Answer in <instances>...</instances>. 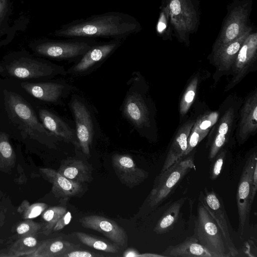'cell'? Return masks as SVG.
Instances as JSON below:
<instances>
[{"label": "cell", "mask_w": 257, "mask_h": 257, "mask_svg": "<svg viewBox=\"0 0 257 257\" xmlns=\"http://www.w3.org/2000/svg\"><path fill=\"white\" fill-rule=\"evenodd\" d=\"M142 29L133 16L119 12L111 11L73 20L64 24L52 34L64 38L105 39L124 41Z\"/></svg>", "instance_id": "6da1fadb"}, {"label": "cell", "mask_w": 257, "mask_h": 257, "mask_svg": "<svg viewBox=\"0 0 257 257\" xmlns=\"http://www.w3.org/2000/svg\"><path fill=\"white\" fill-rule=\"evenodd\" d=\"M67 74L63 66L35 58L25 50L11 53L0 62V75L5 76L31 79Z\"/></svg>", "instance_id": "7a4b0ae2"}, {"label": "cell", "mask_w": 257, "mask_h": 257, "mask_svg": "<svg viewBox=\"0 0 257 257\" xmlns=\"http://www.w3.org/2000/svg\"><path fill=\"white\" fill-rule=\"evenodd\" d=\"M4 94L9 117L22 133L39 142L59 138L39 121L33 109L21 96L7 90Z\"/></svg>", "instance_id": "3957f363"}, {"label": "cell", "mask_w": 257, "mask_h": 257, "mask_svg": "<svg viewBox=\"0 0 257 257\" xmlns=\"http://www.w3.org/2000/svg\"><path fill=\"white\" fill-rule=\"evenodd\" d=\"M98 42L95 39L83 38L61 40L41 38L32 41L29 46L38 55L76 62Z\"/></svg>", "instance_id": "277c9868"}, {"label": "cell", "mask_w": 257, "mask_h": 257, "mask_svg": "<svg viewBox=\"0 0 257 257\" xmlns=\"http://www.w3.org/2000/svg\"><path fill=\"white\" fill-rule=\"evenodd\" d=\"M193 235L212 257L231 256L221 227L200 200L198 205Z\"/></svg>", "instance_id": "5b68a950"}, {"label": "cell", "mask_w": 257, "mask_h": 257, "mask_svg": "<svg viewBox=\"0 0 257 257\" xmlns=\"http://www.w3.org/2000/svg\"><path fill=\"white\" fill-rule=\"evenodd\" d=\"M121 105L123 116L138 132L150 126V111L139 86V74L134 72Z\"/></svg>", "instance_id": "8992f818"}, {"label": "cell", "mask_w": 257, "mask_h": 257, "mask_svg": "<svg viewBox=\"0 0 257 257\" xmlns=\"http://www.w3.org/2000/svg\"><path fill=\"white\" fill-rule=\"evenodd\" d=\"M194 167L193 157H183L156 177L149 198L151 207L166 199L182 179Z\"/></svg>", "instance_id": "52a82bcc"}, {"label": "cell", "mask_w": 257, "mask_h": 257, "mask_svg": "<svg viewBox=\"0 0 257 257\" xmlns=\"http://www.w3.org/2000/svg\"><path fill=\"white\" fill-rule=\"evenodd\" d=\"M70 107L74 118L79 146L84 154L89 156L96 133L94 116L86 102L78 96H72Z\"/></svg>", "instance_id": "ba28073f"}, {"label": "cell", "mask_w": 257, "mask_h": 257, "mask_svg": "<svg viewBox=\"0 0 257 257\" xmlns=\"http://www.w3.org/2000/svg\"><path fill=\"white\" fill-rule=\"evenodd\" d=\"M257 165L256 153L252 154L244 166L236 193L239 228L242 230L249 216L251 206L256 192L257 184L253 182L255 166Z\"/></svg>", "instance_id": "9c48e42d"}, {"label": "cell", "mask_w": 257, "mask_h": 257, "mask_svg": "<svg viewBox=\"0 0 257 257\" xmlns=\"http://www.w3.org/2000/svg\"><path fill=\"white\" fill-rule=\"evenodd\" d=\"M122 42L123 41L115 40L98 42L67 70V74L82 76L90 73L102 64Z\"/></svg>", "instance_id": "30bf717a"}, {"label": "cell", "mask_w": 257, "mask_h": 257, "mask_svg": "<svg viewBox=\"0 0 257 257\" xmlns=\"http://www.w3.org/2000/svg\"><path fill=\"white\" fill-rule=\"evenodd\" d=\"M79 221L84 228L99 232L118 246L127 245L126 231L114 220L102 216L91 215L82 217Z\"/></svg>", "instance_id": "8fae6325"}, {"label": "cell", "mask_w": 257, "mask_h": 257, "mask_svg": "<svg viewBox=\"0 0 257 257\" xmlns=\"http://www.w3.org/2000/svg\"><path fill=\"white\" fill-rule=\"evenodd\" d=\"M21 86L34 97L50 103L61 102L74 88L65 81L24 82Z\"/></svg>", "instance_id": "7c38bea8"}, {"label": "cell", "mask_w": 257, "mask_h": 257, "mask_svg": "<svg viewBox=\"0 0 257 257\" xmlns=\"http://www.w3.org/2000/svg\"><path fill=\"white\" fill-rule=\"evenodd\" d=\"M166 7L172 25L183 39L195 25L196 15L192 5L189 0H167Z\"/></svg>", "instance_id": "4fadbf2b"}, {"label": "cell", "mask_w": 257, "mask_h": 257, "mask_svg": "<svg viewBox=\"0 0 257 257\" xmlns=\"http://www.w3.org/2000/svg\"><path fill=\"white\" fill-rule=\"evenodd\" d=\"M248 11L246 7L239 6L230 13L213 46V52L238 38L246 29Z\"/></svg>", "instance_id": "5bb4252c"}, {"label": "cell", "mask_w": 257, "mask_h": 257, "mask_svg": "<svg viewBox=\"0 0 257 257\" xmlns=\"http://www.w3.org/2000/svg\"><path fill=\"white\" fill-rule=\"evenodd\" d=\"M112 165L120 181L130 188L139 185L148 176V173L138 167L128 155L114 154Z\"/></svg>", "instance_id": "9a60e30c"}, {"label": "cell", "mask_w": 257, "mask_h": 257, "mask_svg": "<svg viewBox=\"0 0 257 257\" xmlns=\"http://www.w3.org/2000/svg\"><path fill=\"white\" fill-rule=\"evenodd\" d=\"M13 11V0H0V49L11 42L19 32L24 31L29 23L24 16L11 23Z\"/></svg>", "instance_id": "2e32d148"}, {"label": "cell", "mask_w": 257, "mask_h": 257, "mask_svg": "<svg viewBox=\"0 0 257 257\" xmlns=\"http://www.w3.org/2000/svg\"><path fill=\"white\" fill-rule=\"evenodd\" d=\"M256 50L257 34L250 33L243 42L233 64L235 76L229 87L234 86L245 75L256 58Z\"/></svg>", "instance_id": "e0dca14e"}, {"label": "cell", "mask_w": 257, "mask_h": 257, "mask_svg": "<svg viewBox=\"0 0 257 257\" xmlns=\"http://www.w3.org/2000/svg\"><path fill=\"white\" fill-rule=\"evenodd\" d=\"M200 195L201 200H200L221 227L227 241L231 256H236L238 251L231 238L222 202L213 191L208 192L206 190L205 195H203L202 192H201Z\"/></svg>", "instance_id": "ac0fdd59"}, {"label": "cell", "mask_w": 257, "mask_h": 257, "mask_svg": "<svg viewBox=\"0 0 257 257\" xmlns=\"http://www.w3.org/2000/svg\"><path fill=\"white\" fill-rule=\"evenodd\" d=\"M42 176L52 184V191L55 197L67 199L76 196L82 191L81 183L64 177L51 168H40Z\"/></svg>", "instance_id": "d6986e66"}, {"label": "cell", "mask_w": 257, "mask_h": 257, "mask_svg": "<svg viewBox=\"0 0 257 257\" xmlns=\"http://www.w3.org/2000/svg\"><path fill=\"white\" fill-rule=\"evenodd\" d=\"M39 115L43 125L53 135L79 146L75 131L62 118L46 109H39Z\"/></svg>", "instance_id": "ffe728a7"}, {"label": "cell", "mask_w": 257, "mask_h": 257, "mask_svg": "<svg viewBox=\"0 0 257 257\" xmlns=\"http://www.w3.org/2000/svg\"><path fill=\"white\" fill-rule=\"evenodd\" d=\"M251 29L247 27L236 39L213 52L214 61L222 70H228L233 64L237 54Z\"/></svg>", "instance_id": "44dd1931"}, {"label": "cell", "mask_w": 257, "mask_h": 257, "mask_svg": "<svg viewBox=\"0 0 257 257\" xmlns=\"http://www.w3.org/2000/svg\"><path fill=\"white\" fill-rule=\"evenodd\" d=\"M194 124V121L190 120L179 128L171 145L161 172L167 169L183 157L187 148L188 138Z\"/></svg>", "instance_id": "7402d4cb"}, {"label": "cell", "mask_w": 257, "mask_h": 257, "mask_svg": "<svg viewBox=\"0 0 257 257\" xmlns=\"http://www.w3.org/2000/svg\"><path fill=\"white\" fill-rule=\"evenodd\" d=\"M163 254L169 257H212L194 235L178 244L168 246Z\"/></svg>", "instance_id": "603a6c76"}, {"label": "cell", "mask_w": 257, "mask_h": 257, "mask_svg": "<svg viewBox=\"0 0 257 257\" xmlns=\"http://www.w3.org/2000/svg\"><path fill=\"white\" fill-rule=\"evenodd\" d=\"M257 127V93L255 91L246 99L242 109L239 135L245 140Z\"/></svg>", "instance_id": "cb8c5ba5"}, {"label": "cell", "mask_w": 257, "mask_h": 257, "mask_svg": "<svg viewBox=\"0 0 257 257\" xmlns=\"http://www.w3.org/2000/svg\"><path fill=\"white\" fill-rule=\"evenodd\" d=\"M67 178L79 183L88 182L92 178V169L84 161L76 159L64 160L58 171Z\"/></svg>", "instance_id": "d4e9b609"}, {"label": "cell", "mask_w": 257, "mask_h": 257, "mask_svg": "<svg viewBox=\"0 0 257 257\" xmlns=\"http://www.w3.org/2000/svg\"><path fill=\"white\" fill-rule=\"evenodd\" d=\"M79 245L60 239H50L44 241L36 250L33 256L61 257L64 253L76 249Z\"/></svg>", "instance_id": "484cf974"}, {"label": "cell", "mask_w": 257, "mask_h": 257, "mask_svg": "<svg viewBox=\"0 0 257 257\" xmlns=\"http://www.w3.org/2000/svg\"><path fill=\"white\" fill-rule=\"evenodd\" d=\"M233 116V110L230 108L226 111L220 120L216 134L211 144L208 156L209 160H211L215 158L226 142L232 125Z\"/></svg>", "instance_id": "4316f807"}, {"label": "cell", "mask_w": 257, "mask_h": 257, "mask_svg": "<svg viewBox=\"0 0 257 257\" xmlns=\"http://www.w3.org/2000/svg\"><path fill=\"white\" fill-rule=\"evenodd\" d=\"M183 202V200L175 202L164 212L154 228V231L156 233H164L173 228L178 219Z\"/></svg>", "instance_id": "83f0119b"}, {"label": "cell", "mask_w": 257, "mask_h": 257, "mask_svg": "<svg viewBox=\"0 0 257 257\" xmlns=\"http://www.w3.org/2000/svg\"><path fill=\"white\" fill-rule=\"evenodd\" d=\"M74 233L82 243L94 249L111 253H116L119 251V246L114 243L83 232L76 231Z\"/></svg>", "instance_id": "f1b7e54d"}, {"label": "cell", "mask_w": 257, "mask_h": 257, "mask_svg": "<svg viewBox=\"0 0 257 257\" xmlns=\"http://www.w3.org/2000/svg\"><path fill=\"white\" fill-rule=\"evenodd\" d=\"M67 209L62 206H54L46 210L42 214L46 223L43 232L48 235L52 231L57 221L67 212Z\"/></svg>", "instance_id": "f546056e"}, {"label": "cell", "mask_w": 257, "mask_h": 257, "mask_svg": "<svg viewBox=\"0 0 257 257\" xmlns=\"http://www.w3.org/2000/svg\"><path fill=\"white\" fill-rule=\"evenodd\" d=\"M198 78H194L190 82L181 100L180 112L182 115L185 114L190 108L196 92Z\"/></svg>", "instance_id": "4dcf8cb0"}, {"label": "cell", "mask_w": 257, "mask_h": 257, "mask_svg": "<svg viewBox=\"0 0 257 257\" xmlns=\"http://www.w3.org/2000/svg\"><path fill=\"white\" fill-rule=\"evenodd\" d=\"M15 154L10 143L8 135L0 131V162L12 163Z\"/></svg>", "instance_id": "1f68e13d"}, {"label": "cell", "mask_w": 257, "mask_h": 257, "mask_svg": "<svg viewBox=\"0 0 257 257\" xmlns=\"http://www.w3.org/2000/svg\"><path fill=\"white\" fill-rule=\"evenodd\" d=\"M209 131H202L197 126L195 122L191 131L187 141V148L183 157L186 156L206 137Z\"/></svg>", "instance_id": "d6a6232c"}, {"label": "cell", "mask_w": 257, "mask_h": 257, "mask_svg": "<svg viewBox=\"0 0 257 257\" xmlns=\"http://www.w3.org/2000/svg\"><path fill=\"white\" fill-rule=\"evenodd\" d=\"M218 116L217 112H210L199 118L195 123L200 130L209 131L210 128L216 122Z\"/></svg>", "instance_id": "836d02e7"}, {"label": "cell", "mask_w": 257, "mask_h": 257, "mask_svg": "<svg viewBox=\"0 0 257 257\" xmlns=\"http://www.w3.org/2000/svg\"><path fill=\"white\" fill-rule=\"evenodd\" d=\"M42 225L30 221H27L20 224L17 227L16 230L19 234H28L35 233L40 229Z\"/></svg>", "instance_id": "e575fe53"}, {"label": "cell", "mask_w": 257, "mask_h": 257, "mask_svg": "<svg viewBox=\"0 0 257 257\" xmlns=\"http://www.w3.org/2000/svg\"><path fill=\"white\" fill-rule=\"evenodd\" d=\"M225 155L226 151L223 150L217 156L211 169L210 177L211 180L216 179L220 173Z\"/></svg>", "instance_id": "d590c367"}, {"label": "cell", "mask_w": 257, "mask_h": 257, "mask_svg": "<svg viewBox=\"0 0 257 257\" xmlns=\"http://www.w3.org/2000/svg\"><path fill=\"white\" fill-rule=\"evenodd\" d=\"M44 203H36L30 206L24 212V217L31 219L39 216L46 208Z\"/></svg>", "instance_id": "8d00e7d4"}, {"label": "cell", "mask_w": 257, "mask_h": 257, "mask_svg": "<svg viewBox=\"0 0 257 257\" xmlns=\"http://www.w3.org/2000/svg\"><path fill=\"white\" fill-rule=\"evenodd\" d=\"M103 255L92 251L85 250H76L75 249L66 252L61 257H100Z\"/></svg>", "instance_id": "74e56055"}, {"label": "cell", "mask_w": 257, "mask_h": 257, "mask_svg": "<svg viewBox=\"0 0 257 257\" xmlns=\"http://www.w3.org/2000/svg\"><path fill=\"white\" fill-rule=\"evenodd\" d=\"M72 218L70 212H67L57 221L53 230L57 231L63 229L65 226L68 225L71 221Z\"/></svg>", "instance_id": "f35d334b"}, {"label": "cell", "mask_w": 257, "mask_h": 257, "mask_svg": "<svg viewBox=\"0 0 257 257\" xmlns=\"http://www.w3.org/2000/svg\"><path fill=\"white\" fill-rule=\"evenodd\" d=\"M169 12L167 7H165L160 15L157 25V31L159 33H163L167 27Z\"/></svg>", "instance_id": "ab89813d"}, {"label": "cell", "mask_w": 257, "mask_h": 257, "mask_svg": "<svg viewBox=\"0 0 257 257\" xmlns=\"http://www.w3.org/2000/svg\"><path fill=\"white\" fill-rule=\"evenodd\" d=\"M22 243L27 247H33L37 244V239L32 236H28L22 239Z\"/></svg>", "instance_id": "60d3db41"}, {"label": "cell", "mask_w": 257, "mask_h": 257, "mask_svg": "<svg viewBox=\"0 0 257 257\" xmlns=\"http://www.w3.org/2000/svg\"><path fill=\"white\" fill-rule=\"evenodd\" d=\"M139 254V252L136 249L128 248L123 252V256L125 257H137Z\"/></svg>", "instance_id": "b9f144b4"}]
</instances>
